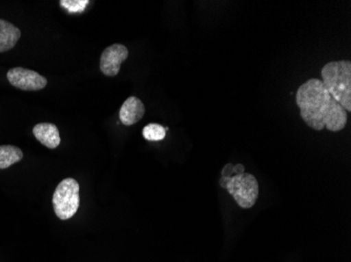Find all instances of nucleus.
Segmentation results:
<instances>
[{
	"mask_svg": "<svg viewBox=\"0 0 351 262\" xmlns=\"http://www.w3.org/2000/svg\"><path fill=\"white\" fill-rule=\"evenodd\" d=\"M33 135L47 148L55 149L60 145V135L56 125L52 123H39L33 128Z\"/></svg>",
	"mask_w": 351,
	"mask_h": 262,
	"instance_id": "8",
	"label": "nucleus"
},
{
	"mask_svg": "<svg viewBox=\"0 0 351 262\" xmlns=\"http://www.w3.org/2000/svg\"><path fill=\"white\" fill-rule=\"evenodd\" d=\"M167 128L163 127L160 124L151 123L143 128L142 135L147 141H162L167 135Z\"/></svg>",
	"mask_w": 351,
	"mask_h": 262,
	"instance_id": "11",
	"label": "nucleus"
},
{
	"mask_svg": "<svg viewBox=\"0 0 351 262\" xmlns=\"http://www.w3.org/2000/svg\"><path fill=\"white\" fill-rule=\"evenodd\" d=\"M300 116L311 129L339 133L347 125V112L327 92L320 79L311 78L298 88Z\"/></svg>",
	"mask_w": 351,
	"mask_h": 262,
	"instance_id": "1",
	"label": "nucleus"
},
{
	"mask_svg": "<svg viewBox=\"0 0 351 262\" xmlns=\"http://www.w3.org/2000/svg\"><path fill=\"white\" fill-rule=\"evenodd\" d=\"M23 159V153L19 147L13 145L0 146V170L9 168Z\"/></svg>",
	"mask_w": 351,
	"mask_h": 262,
	"instance_id": "10",
	"label": "nucleus"
},
{
	"mask_svg": "<svg viewBox=\"0 0 351 262\" xmlns=\"http://www.w3.org/2000/svg\"><path fill=\"white\" fill-rule=\"evenodd\" d=\"M220 184L241 208L250 209L256 205L259 196V184L254 175L244 172L232 177L222 176Z\"/></svg>",
	"mask_w": 351,
	"mask_h": 262,
	"instance_id": "3",
	"label": "nucleus"
},
{
	"mask_svg": "<svg viewBox=\"0 0 351 262\" xmlns=\"http://www.w3.org/2000/svg\"><path fill=\"white\" fill-rule=\"evenodd\" d=\"M322 83L346 112H351V62L348 60L331 61L321 70Z\"/></svg>",
	"mask_w": 351,
	"mask_h": 262,
	"instance_id": "2",
	"label": "nucleus"
},
{
	"mask_svg": "<svg viewBox=\"0 0 351 262\" xmlns=\"http://www.w3.org/2000/svg\"><path fill=\"white\" fill-rule=\"evenodd\" d=\"M61 7L64 8L69 13H80L88 7V0H60Z\"/></svg>",
	"mask_w": 351,
	"mask_h": 262,
	"instance_id": "12",
	"label": "nucleus"
},
{
	"mask_svg": "<svg viewBox=\"0 0 351 262\" xmlns=\"http://www.w3.org/2000/svg\"><path fill=\"white\" fill-rule=\"evenodd\" d=\"M145 114V104L137 96H130L120 108V121L123 125L132 126L138 123Z\"/></svg>",
	"mask_w": 351,
	"mask_h": 262,
	"instance_id": "7",
	"label": "nucleus"
},
{
	"mask_svg": "<svg viewBox=\"0 0 351 262\" xmlns=\"http://www.w3.org/2000/svg\"><path fill=\"white\" fill-rule=\"evenodd\" d=\"M78 182L76 179H63L56 187L53 194V208L57 218L61 220H68L76 214L80 205V196H79Z\"/></svg>",
	"mask_w": 351,
	"mask_h": 262,
	"instance_id": "4",
	"label": "nucleus"
},
{
	"mask_svg": "<svg viewBox=\"0 0 351 262\" xmlns=\"http://www.w3.org/2000/svg\"><path fill=\"white\" fill-rule=\"evenodd\" d=\"M129 57V50L125 45L115 43L106 47L100 57V70L108 77H115L119 74L122 62Z\"/></svg>",
	"mask_w": 351,
	"mask_h": 262,
	"instance_id": "6",
	"label": "nucleus"
},
{
	"mask_svg": "<svg viewBox=\"0 0 351 262\" xmlns=\"http://www.w3.org/2000/svg\"><path fill=\"white\" fill-rule=\"evenodd\" d=\"M8 80L14 88L21 90H40L47 86V80L35 70L23 68H14L8 72Z\"/></svg>",
	"mask_w": 351,
	"mask_h": 262,
	"instance_id": "5",
	"label": "nucleus"
},
{
	"mask_svg": "<svg viewBox=\"0 0 351 262\" xmlns=\"http://www.w3.org/2000/svg\"><path fill=\"white\" fill-rule=\"evenodd\" d=\"M21 37L19 27L11 23L0 19V53L12 50Z\"/></svg>",
	"mask_w": 351,
	"mask_h": 262,
	"instance_id": "9",
	"label": "nucleus"
}]
</instances>
